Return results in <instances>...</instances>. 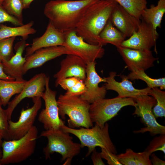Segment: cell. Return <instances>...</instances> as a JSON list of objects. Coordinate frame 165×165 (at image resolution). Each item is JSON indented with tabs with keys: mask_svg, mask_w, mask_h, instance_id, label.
<instances>
[{
	"mask_svg": "<svg viewBox=\"0 0 165 165\" xmlns=\"http://www.w3.org/2000/svg\"><path fill=\"white\" fill-rule=\"evenodd\" d=\"M133 99L135 110L133 115L140 117L145 126L134 132L143 133L148 132L152 135L165 134V127L157 122L152 112V108L156 103V99L148 94Z\"/></svg>",
	"mask_w": 165,
	"mask_h": 165,
	"instance_id": "ba28073f",
	"label": "cell"
},
{
	"mask_svg": "<svg viewBox=\"0 0 165 165\" xmlns=\"http://www.w3.org/2000/svg\"><path fill=\"white\" fill-rule=\"evenodd\" d=\"M150 160L152 164L153 165H165V162L158 157L154 153L151 155Z\"/></svg>",
	"mask_w": 165,
	"mask_h": 165,
	"instance_id": "f35d334b",
	"label": "cell"
},
{
	"mask_svg": "<svg viewBox=\"0 0 165 165\" xmlns=\"http://www.w3.org/2000/svg\"><path fill=\"white\" fill-rule=\"evenodd\" d=\"M32 98L33 105L26 109L23 108L17 121L8 120V136L9 140L18 139L22 137L34 126L38 112L41 107L42 102L41 97Z\"/></svg>",
	"mask_w": 165,
	"mask_h": 165,
	"instance_id": "8fae6325",
	"label": "cell"
},
{
	"mask_svg": "<svg viewBox=\"0 0 165 165\" xmlns=\"http://www.w3.org/2000/svg\"><path fill=\"white\" fill-rule=\"evenodd\" d=\"M2 5L9 14L23 22V0H4Z\"/></svg>",
	"mask_w": 165,
	"mask_h": 165,
	"instance_id": "f546056e",
	"label": "cell"
},
{
	"mask_svg": "<svg viewBox=\"0 0 165 165\" xmlns=\"http://www.w3.org/2000/svg\"><path fill=\"white\" fill-rule=\"evenodd\" d=\"M57 101L59 115L61 119H65L66 115L69 117L68 120L69 127L89 128L93 127L89 114L90 104L80 96L60 94Z\"/></svg>",
	"mask_w": 165,
	"mask_h": 165,
	"instance_id": "3957f363",
	"label": "cell"
},
{
	"mask_svg": "<svg viewBox=\"0 0 165 165\" xmlns=\"http://www.w3.org/2000/svg\"><path fill=\"white\" fill-rule=\"evenodd\" d=\"M65 44V33L56 28L49 21L43 34L34 39L31 46L26 48L25 57L40 48L56 46H64Z\"/></svg>",
	"mask_w": 165,
	"mask_h": 165,
	"instance_id": "ac0fdd59",
	"label": "cell"
},
{
	"mask_svg": "<svg viewBox=\"0 0 165 165\" xmlns=\"http://www.w3.org/2000/svg\"><path fill=\"white\" fill-rule=\"evenodd\" d=\"M135 102L130 97H118L98 100L90 105L89 114L92 122L101 127L116 116L122 108L127 106H134Z\"/></svg>",
	"mask_w": 165,
	"mask_h": 165,
	"instance_id": "52a82bcc",
	"label": "cell"
},
{
	"mask_svg": "<svg viewBox=\"0 0 165 165\" xmlns=\"http://www.w3.org/2000/svg\"><path fill=\"white\" fill-rule=\"evenodd\" d=\"M80 80L79 78L75 77L66 78L60 82L59 85H60L64 89L67 90L74 86Z\"/></svg>",
	"mask_w": 165,
	"mask_h": 165,
	"instance_id": "8d00e7d4",
	"label": "cell"
},
{
	"mask_svg": "<svg viewBox=\"0 0 165 165\" xmlns=\"http://www.w3.org/2000/svg\"><path fill=\"white\" fill-rule=\"evenodd\" d=\"M117 50L131 72L137 70L145 71L154 66L157 58L150 50H140L120 46Z\"/></svg>",
	"mask_w": 165,
	"mask_h": 165,
	"instance_id": "4fadbf2b",
	"label": "cell"
},
{
	"mask_svg": "<svg viewBox=\"0 0 165 165\" xmlns=\"http://www.w3.org/2000/svg\"><path fill=\"white\" fill-rule=\"evenodd\" d=\"M64 33V46L69 50L71 54L79 57L86 64L96 61V59L101 58L104 55L105 50L103 46L86 42L82 37L77 35L75 29Z\"/></svg>",
	"mask_w": 165,
	"mask_h": 165,
	"instance_id": "9c48e42d",
	"label": "cell"
},
{
	"mask_svg": "<svg viewBox=\"0 0 165 165\" xmlns=\"http://www.w3.org/2000/svg\"><path fill=\"white\" fill-rule=\"evenodd\" d=\"M109 20L114 26L127 37H130L138 28L141 20L130 14L118 4Z\"/></svg>",
	"mask_w": 165,
	"mask_h": 165,
	"instance_id": "ffe728a7",
	"label": "cell"
},
{
	"mask_svg": "<svg viewBox=\"0 0 165 165\" xmlns=\"http://www.w3.org/2000/svg\"><path fill=\"white\" fill-rule=\"evenodd\" d=\"M16 37L7 38L0 40V62L9 60L14 55L13 45Z\"/></svg>",
	"mask_w": 165,
	"mask_h": 165,
	"instance_id": "4dcf8cb0",
	"label": "cell"
},
{
	"mask_svg": "<svg viewBox=\"0 0 165 165\" xmlns=\"http://www.w3.org/2000/svg\"><path fill=\"white\" fill-rule=\"evenodd\" d=\"M42 137L46 138L48 141L43 149L46 159H50L51 155L57 152L61 155L62 161L66 160V164H70L72 159L80 152V144L74 142L69 133L61 129L43 131L39 136Z\"/></svg>",
	"mask_w": 165,
	"mask_h": 165,
	"instance_id": "5b68a950",
	"label": "cell"
},
{
	"mask_svg": "<svg viewBox=\"0 0 165 165\" xmlns=\"http://www.w3.org/2000/svg\"><path fill=\"white\" fill-rule=\"evenodd\" d=\"M27 45L26 40L24 39L17 42L14 47L15 54L9 60L2 63L5 73L16 80L24 79L23 70L26 59L22 57V54Z\"/></svg>",
	"mask_w": 165,
	"mask_h": 165,
	"instance_id": "44dd1931",
	"label": "cell"
},
{
	"mask_svg": "<svg viewBox=\"0 0 165 165\" xmlns=\"http://www.w3.org/2000/svg\"><path fill=\"white\" fill-rule=\"evenodd\" d=\"M0 79L7 80H14L15 79L6 74L4 72L2 63L0 62Z\"/></svg>",
	"mask_w": 165,
	"mask_h": 165,
	"instance_id": "ab89813d",
	"label": "cell"
},
{
	"mask_svg": "<svg viewBox=\"0 0 165 165\" xmlns=\"http://www.w3.org/2000/svg\"><path fill=\"white\" fill-rule=\"evenodd\" d=\"M49 81V77L46 76L45 90L42 97L45 102V108L42 110L38 116V121L43 124L46 130L60 129L65 123L60 118L56 99L57 92L50 88Z\"/></svg>",
	"mask_w": 165,
	"mask_h": 165,
	"instance_id": "30bf717a",
	"label": "cell"
},
{
	"mask_svg": "<svg viewBox=\"0 0 165 165\" xmlns=\"http://www.w3.org/2000/svg\"><path fill=\"white\" fill-rule=\"evenodd\" d=\"M161 151L165 153V134L155 137L150 142L145 151L151 155L153 152Z\"/></svg>",
	"mask_w": 165,
	"mask_h": 165,
	"instance_id": "1f68e13d",
	"label": "cell"
},
{
	"mask_svg": "<svg viewBox=\"0 0 165 165\" xmlns=\"http://www.w3.org/2000/svg\"><path fill=\"white\" fill-rule=\"evenodd\" d=\"M130 14L140 19L141 14L147 7V0H114Z\"/></svg>",
	"mask_w": 165,
	"mask_h": 165,
	"instance_id": "83f0119b",
	"label": "cell"
},
{
	"mask_svg": "<svg viewBox=\"0 0 165 165\" xmlns=\"http://www.w3.org/2000/svg\"><path fill=\"white\" fill-rule=\"evenodd\" d=\"M108 124L106 122L103 127L95 124L91 128L80 127L75 129L64 125L61 129L64 131L77 137L80 142L81 148L86 147L88 156L97 147L105 148L114 154L117 153L115 146L112 141L108 132Z\"/></svg>",
	"mask_w": 165,
	"mask_h": 165,
	"instance_id": "8992f818",
	"label": "cell"
},
{
	"mask_svg": "<svg viewBox=\"0 0 165 165\" xmlns=\"http://www.w3.org/2000/svg\"><path fill=\"white\" fill-rule=\"evenodd\" d=\"M126 37L115 27L109 19L99 35L100 44L102 46L108 43L116 48L121 46Z\"/></svg>",
	"mask_w": 165,
	"mask_h": 165,
	"instance_id": "603a6c76",
	"label": "cell"
},
{
	"mask_svg": "<svg viewBox=\"0 0 165 165\" xmlns=\"http://www.w3.org/2000/svg\"><path fill=\"white\" fill-rule=\"evenodd\" d=\"M165 12V0H159L156 6L152 5L149 8L143 11L141 16L142 20L151 24L156 31L161 28L162 18Z\"/></svg>",
	"mask_w": 165,
	"mask_h": 165,
	"instance_id": "7402d4cb",
	"label": "cell"
},
{
	"mask_svg": "<svg viewBox=\"0 0 165 165\" xmlns=\"http://www.w3.org/2000/svg\"><path fill=\"white\" fill-rule=\"evenodd\" d=\"M148 95L156 100V105L153 107L152 112L155 118L165 117V92L158 87L151 89Z\"/></svg>",
	"mask_w": 165,
	"mask_h": 165,
	"instance_id": "f1b7e54d",
	"label": "cell"
},
{
	"mask_svg": "<svg viewBox=\"0 0 165 165\" xmlns=\"http://www.w3.org/2000/svg\"><path fill=\"white\" fill-rule=\"evenodd\" d=\"M46 75L41 73L26 81L21 91L8 103L6 110L8 120L11 119L13 112L17 105L26 98L39 97L42 98L45 90Z\"/></svg>",
	"mask_w": 165,
	"mask_h": 165,
	"instance_id": "5bb4252c",
	"label": "cell"
},
{
	"mask_svg": "<svg viewBox=\"0 0 165 165\" xmlns=\"http://www.w3.org/2000/svg\"><path fill=\"white\" fill-rule=\"evenodd\" d=\"M127 78L131 80L140 79L147 84L148 87L152 89L154 87H160L161 90L165 89V78L153 79L149 77L142 70H137L131 72L126 76Z\"/></svg>",
	"mask_w": 165,
	"mask_h": 165,
	"instance_id": "4316f807",
	"label": "cell"
},
{
	"mask_svg": "<svg viewBox=\"0 0 165 165\" xmlns=\"http://www.w3.org/2000/svg\"><path fill=\"white\" fill-rule=\"evenodd\" d=\"M116 75V72H110L109 76L105 77L106 82L104 85L107 90H113L117 92L119 97L135 98L141 95L148 94L151 90V88L148 87L141 89L135 88L132 82L124 75L120 76L122 81L117 82L115 79Z\"/></svg>",
	"mask_w": 165,
	"mask_h": 165,
	"instance_id": "e0dca14e",
	"label": "cell"
},
{
	"mask_svg": "<svg viewBox=\"0 0 165 165\" xmlns=\"http://www.w3.org/2000/svg\"><path fill=\"white\" fill-rule=\"evenodd\" d=\"M34 0H23L24 9L29 8L31 3Z\"/></svg>",
	"mask_w": 165,
	"mask_h": 165,
	"instance_id": "60d3db41",
	"label": "cell"
},
{
	"mask_svg": "<svg viewBox=\"0 0 165 165\" xmlns=\"http://www.w3.org/2000/svg\"><path fill=\"white\" fill-rule=\"evenodd\" d=\"M33 21L25 24L12 27L2 24L0 26V40L17 36H21L26 40L30 35L34 34L36 31L32 28Z\"/></svg>",
	"mask_w": 165,
	"mask_h": 165,
	"instance_id": "484cf974",
	"label": "cell"
},
{
	"mask_svg": "<svg viewBox=\"0 0 165 165\" xmlns=\"http://www.w3.org/2000/svg\"><path fill=\"white\" fill-rule=\"evenodd\" d=\"M101 157L106 160L109 165H123L119 161L116 155L107 149L101 148L100 153Z\"/></svg>",
	"mask_w": 165,
	"mask_h": 165,
	"instance_id": "e575fe53",
	"label": "cell"
},
{
	"mask_svg": "<svg viewBox=\"0 0 165 165\" xmlns=\"http://www.w3.org/2000/svg\"><path fill=\"white\" fill-rule=\"evenodd\" d=\"M117 4L114 0H99L90 6L76 26L77 35L89 43L100 45L99 35Z\"/></svg>",
	"mask_w": 165,
	"mask_h": 165,
	"instance_id": "7a4b0ae2",
	"label": "cell"
},
{
	"mask_svg": "<svg viewBox=\"0 0 165 165\" xmlns=\"http://www.w3.org/2000/svg\"><path fill=\"white\" fill-rule=\"evenodd\" d=\"M96 61L86 64V77L84 82L86 87V92L80 96V97L90 104L96 101L105 98L107 90L104 85L99 87L98 84L101 82H105V77H101L96 70Z\"/></svg>",
	"mask_w": 165,
	"mask_h": 165,
	"instance_id": "9a60e30c",
	"label": "cell"
},
{
	"mask_svg": "<svg viewBox=\"0 0 165 165\" xmlns=\"http://www.w3.org/2000/svg\"><path fill=\"white\" fill-rule=\"evenodd\" d=\"M2 103L1 99L0 98V107L2 106Z\"/></svg>",
	"mask_w": 165,
	"mask_h": 165,
	"instance_id": "f6af8a7d",
	"label": "cell"
},
{
	"mask_svg": "<svg viewBox=\"0 0 165 165\" xmlns=\"http://www.w3.org/2000/svg\"><path fill=\"white\" fill-rule=\"evenodd\" d=\"M86 90L84 82L80 80L74 86L67 90L65 95L68 96H80Z\"/></svg>",
	"mask_w": 165,
	"mask_h": 165,
	"instance_id": "836d02e7",
	"label": "cell"
},
{
	"mask_svg": "<svg viewBox=\"0 0 165 165\" xmlns=\"http://www.w3.org/2000/svg\"><path fill=\"white\" fill-rule=\"evenodd\" d=\"M2 156V150L0 147V160L1 159ZM1 163L0 162V165H1Z\"/></svg>",
	"mask_w": 165,
	"mask_h": 165,
	"instance_id": "7bdbcfd3",
	"label": "cell"
},
{
	"mask_svg": "<svg viewBox=\"0 0 165 165\" xmlns=\"http://www.w3.org/2000/svg\"><path fill=\"white\" fill-rule=\"evenodd\" d=\"M38 133V129L34 126L22 137L2 142L1 164L20 163L31 156L35 150Z\"/></svg>",
	"mask_w": 165,
	"mask_h": 165,
	"instance_id": "277c9868",
	"label": "cell"
},
{
	"mask_svg": "<svg viewBox=\"0 0 165 165\" xmlns=\"http://www.w3.org/2000/svg\"></svg>",
	"mask_w": 165,
	"mask_h": 165,
	"instance_id": "bcb514c9",
	"label": "cell"
},
{
	"mask_svg": "<svg viewBox=\"0 0 165 165\" xmlns=\"http://www.w3.org/2000/svg\"><path fill=\"white\" fill-rule=\"evenodd\" d=\"M71 54L69 50L63 46L43 48L25 57L23 72L25 74L30 69L39 67L47 61L63 55Z\"/></svg>",
	"mask_w": 165,
	"mask_h": 165,
	"instance_id": "d6986e66",
	"label": "cell"
},
{
	"mask_svg": "<svg viewBox=\"0 0 165 165\" xmlns=\"http://www.w3.org/2000/svg\"><path fill=\"white\" fill-rule=\"evenodd\" d=\"M60 68L55 74V86H59L60 82L66 78L75 77L84 82L86 77V64L79 57L74 54H67L61 62Z\"/></svg>",
	"mask_w": 165,
	"mask_h": 165,
	"instance_id": "2e32d148",
	"label": "cell"
},
{
	"mask_svg": "<svg viewBox=\"0 0 165 165\" xmlns=\"http://www.w3.org/2000/svg\"><path fill=\"white\" fill-rule=\"evenodd\" d=\"M150 154L145 151L136 152L130 148L127 149L124 153L116 155L119 162L123 165H151L149 159Z\"/></svg>",
	"mask_w": 165,
	"mask_h": 165,
	"instance_id": "d4e9b609",
	"label": "cell"
},
{
	"mask_svg": "<svg viewBox=\"0 0 165 165\" xmlns=\"http://www.w3.org/2000/svg\"><path fill=\"white\" fill-rule=\"evenodd\" d=\"M4 138L2 132L0 131V145L1 144L2 142V139Z\"/></svg>",
	"mask_w": 165,
	"mask_h": 165,
	"instance_id": "b9f144b4",
	"label": "cell"
},
{
	"mask_svg": "<svg viewBox=\"0 0 165 165\" xmlns=\"http://www.w3.org/2000/svg\"><path fill=\"white\" fill-rule=\"evenodd\" d=\"M4 0H0V5H2Z\"/></svg>",
	"mask_w": 165,
	"mask_h": 165,
	"instance_id": "ee69618b",
	"label": "cell"
},
{
	"mask_svg": "<svg viewBox=\"0 0 165 165\" xmlns=\"http://www.w3.org/2000/svg\"><path fill=\"white\" fill-rule=\"evenodd\" d=\"M158 36L157 31L154 30L151 24L142 20L138 30L129 38L124 41L121 46L140 50H150L154 46L156 49Z\"/></svg>",
	"mask_w": 165,
	"mask_h": 165,
	"instance_id": "7c38bea8",
	"label": "cell"
},
{
	"mask_svg": "<svg viewBox=\"0 0 165 165\" xmlns=\"http://www.w3.org/2000/svg\"><path fill=\"white\" fill-rule=\"evenodd\" d=\"M4 22H9L17 26L24 24L23 22L9 14L2 5H0V24Z\"/></svg>",
	"mask_w": 165,
	"mask_h": 165,
	"instance_id": "d6a6232c",
	"label": "cell"
},
{
	"mask_svg": "<svg viewBox=\"0 0 165 165\" xmlns=\"http://www.w3.org/2000/svg\"><path fill=\"white\" fill-rule=\"evenodd\" d=\"M91 160L94 165H105V163L102 160L100 153L97 152L95 148L92 152Z\"/></svg>",
	"mask_w": 165,
	"mask_h": 165,
	"instance_id": "74e56055",
	"label": "cell"
},
{
	"mask_svg": "<svg viewBox=\"0 0 165 165\" xmlns=\"http://www.w3.org/2000/svg\"><path fill=\"white\" fill-rule=\"evenodd\" d=\"M99 0H51L45 5L44 13L64 33L75 29L87 9Z\"/></svg>",
	"mask_w": 165,
	"mask_h": 165,
	"instance_id": "6da1fadb",
	"label": "cell"
},
{
	"mask_svg": "<svg viewBox=\"0 0 165 165\" xmlns=\"http://www.w3.org/2000/svg\"><path fill=\"white\" fill-rule=\"evenodd\" d=\"M8 119L6 110L0 107V131L2 133L4 138H8Z\"/></svg>",
	"mask_w": 165,
	"mask_h": 165,
	"instance_id": "d590c367",
	"label": "cell"
},
{
	"mask_svg": "<svg viewBox=\"0 0 165 165\" xmlns=\"http://www.w3.org/2000/svg\"><path fill=\"white\" fill-rule=\"evenodd\" d=\"M27 80H7L0 79V98L2 105L6 106L11 97L19 94L24 88Z\"/></svg>",
	"mask_w": 165,
	"mask_h": 165,
	"instance_id": "cb8c5ba5",
	"label": "cell"
}]
</instances>
